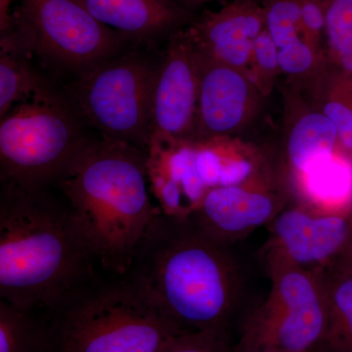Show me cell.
I'll return each mask as SVG.
<instances>
[{"mask_svg":"<svg viewBox=\"0 0 352 352\" xmlns=\"http://www.w3.org/2000/svg\"><path fill=\"white\" fill-rule=\"evenodd\" d=\"M191 217L163 214L126 275L183 333L230 331L243 296L239 263Z\"/></svg>","mask_w":352,"mask_h":352,"instance_id":"obj_1","label":"cell"},{"mask_svg":"<svg viewBox=\"0 0 352 352\" xmlns=\"http://www.w3.org/2000/svg\"><path fill=\"white\" fill-rule=\"evenodd\" d=\"M69 208L43 190L3 184L0 201V300L54 312L91 276L92 261Z\"/></svg>","mask_w":352,"mask_h":352,"instance_id":"obj_2","label":"cell"},{"mask_svg":"<svg viewBox=\"0 0 352 352\" xmlns=\"http://www.w3.org/2000/svg\"><path fill=\"white\" fill-rule=\"evenodd\" d=\"M57 183L95 261L126 275L162 212L152 201L147 154L120 141H90Z\"/></svg>","mask_w":352,"mask_h":352,"instance_id":"obj_3","label":"cell"},{"mask_svg":"<svg viewBox=\"0 0 352 352\" xmlns=\"http://www.w3.org/2000/svg\"><path fill=\"white\" fill-rule=\"evenodd\" d=\"M54 314L50 352H164L183 333L126 278L85 287Z\"/></svg>","mask_w":352,"mask_h":352,"instance_id":"obj_4","label":"cell"},{"mask_svg":"<svg viewBox=\"0 0 352 352\" xmlns=\"http://www.w3.org/2000/svg\"><path fill=\"white\" fill-rule=\"evenodd\" d=\"M271 288L245 319L235 352H315L323 349L328 302L323 270L312 271L263 250Z\"/></svg>","mask_w":352,"mask_h":352,"instance_id":"obj_5","label":"cell"},{"mask_svg":"<svg viewBox=\"0 0 352 352\" xmlns=\"http://www.w3.org/2000/svg\"><path fill=\"white\" fill-rule=\"evenodd\" d=\"M90 141L76 118L43 92L18 104L0 124L1 182L30 191L59 182Z\"/></svg>","mask_w":352,"mask_h":352,"instance_id":"obj_6","label":"cell"},{"mask_svg":"<svg viewBox=\"0 0 352 352\" xmlns=\"http://www.w3.org/2000/svg\"><path fill=\"white\" fill-rule=\"evenodd\" d=\"M215 140L148 147L150 188L163 214L191 217L210 190L241 184L261 173L258 157Z\"/></svg>","mask_w":352,"mask_h":352,"instance_id":"obj_7","label":"cell"},{"mask_svg":"<svg viewBox=\"0 0 352 352\" xmlns=\"http://www.w3.org/2000/svg\"><path fill=\"white\" fill-rule=\"evenodd\" d=\"M155 68L138 53H129L82 72L76 102L102 138L148 149Z\"/></svg>","mask_w":352,"mask_h":352,"instance_id":"obj_8","label":"cell"},{"mask_svg":"<svg viewBox=\"0 0 352 352\" xmlns=\"http://www.w3.org/2000/svg\"><path fill=\"white\" fill-rule=\"evenodd\" d=\"M14 17L29 52L82 72L112 58L124 38L76 0H22Z\"/></svg>","mask_w":352,"mask_h":352,"instance_id":"obj_9","label":"cell"},{"mask_svg":"<svg viewBox=\"0 0 352 352\" xmlns=\"http://www.w3.org/2000/svg\"><path fill=\"white\" fill-rule=\"evenodd\" d=\"M198 98L197 51L186 32L170 41L161 63L155 68L149 145L192 142Z\"/></svg>","mask_w":352,"mask_h":352,"instance_id":"obj_10","label":"cell"},{"mask_svg":"<svg viewBox=\"0 0 352 352\" xmlns=\"http://www.w3.org/2000/svg\"><path fill=\"white\" fill-rule=\"evenodd\" d=\"M268 227L270 240L263 250L305 270H325L352 238V206L339 212L287 206Z\"/></svg>","mask_w":352,"mask_h":352,"instance_id":"obj_11","label":"cell"},{"mask_svg":"<svg viewBox=\"0 0 352 352\" xmlns=\"http://www.w3.org/2000/svg\"><path fill=\"white\" fill-rule=\"evenodd\" d=\"M261 173L241 184L210 190L189 217L208 235L230 245L270 226L288 206V198L271 188Z\"/></svg>","mask_w":352,"mask_h":352,"instance_id":"obj_12","label":"cell"},{"mask_svg":"<svg viewBox=\"0 0 352 352\" xmlns=\"http://www.w3.org/2000/svg\"><path fill=\"white\" fill-rule=\"evenodd\" d=\"M196 51L199 98L192 142L226 138L251 119L258 106L259 88L247 72Z\"/></svg>","mask_w":352,"mask_h":352,"instance_id":"obj_13","label":"cell"},{"mask_svg":"<svg viewBox=\"0 0 352 352\" xmlns=\"http://www.w3.org/2000/svg\"><path fill=\"white\" fill-rule=\"evenodd\" d=\"M265 28L263 7L252 0H236L207 14L187 34L203 54L245 71L251 62L254 41Z\"/></svg>","mask_w":352,"mask_h":352,"instance_id":"obj_14","label":"cell"},{"mask_svg":"<svg viewBox=\"0 0 352 352\" xmlns=\"http://www.w3.org/2000/svg\"><path fill=\"white\" fill-rule=\"evenodd\" d=\"M92 16L127 38H150L179 27L188 13L173 0H76Z\"/></svg>","mask_w":352,"mask_h":352,"instance_id":"obj_15","label":"cell"},{"mask_svg":"<svg viewBox=\"0 0 352 352\" xmlns=\"http://www.w3.org/2000/svg\"><path fill=\"white\" fill-rule=\"evenodd\" d=\"M338 151V131L325 113L311 112L302 116L292 127L286 145L289 168L296 178Z\"/></svg>","mask_w":352,"mask_h":352,"instance_id":"obj_16","label":"cell"},{"mask_svg":"<svg viewBox=\"0 0 352 352\" xmlns=\"http://www.w3.org/2000/svg\"><path fill=\"white\" fill-rule=\"evenodd\" d=\"M307 206L318 212H339L352 206V162L337 151L298 178Z\"/></svg>","mask_w":352,"mask_h":352,"instance_id":"obj_17","label":"cell"},{"mask_svg":"<svg viewBox=\"0 0 352 352\" xmlns=\"http://www.w3.org/2000/svg\"><path fill=\"white\" fill-rule=\"evenodd\" d=\"M323 281L328 302L326 352H352V273L327 268Z\"/></svg>","mask_w":352,"mask_h":352,"instance_id":"obj_18","label":"cell"},{"mask_svg":"<svg viewBox=\"0 0 352 352\" xmlns=\"http://www.w3.org/2000/svg\"><path fill=\"white\" fill-rule=\"evenodd\" d=\"M34 314L0 300V352H50L48 324Z\"/></svg>","mask_w":352,"mask_h":352,"instance_id":"obj_19","label":"cell"},{"mask_svg":"<svg viewBox=\"0 0 352 352\" xmlns=\"http://www.w3.org/2000/svg\"><path fill=\"white\" fill-rule=\"evenodd\" d=\"M322 3L330 56L342 78L352 83V0H322Z\"/></svg>","mask_w":352,"mask_h":352,"instance_id":"obj_20","label":"cell"},{"mask_svg":"<svg viewBox=\"0 0 352 352\" xmlns=\"http://www.w3.org/2000/svg\"><path fill=\"white\" fill-rule=\"evenodd\" d=\"M19 53L0 54V116L6 117L15 104L45 92L36 74Z\"/></svg>","mask_w":352,"mask_h":352,"instance_id":"obj_21","label":"cell"},{"mask_svg":"<svg viewBox=\"0 0 352 352\" xmlns=\"http://www.w3.org/2000/svg\"><path fill=\"white\" fill-rule=\"evenodd\" d=\"M263 8L266 30L278 50L298 39L305 38L302 22V0H267Z\"/></svg>","mask_w":352,"mask_h":352,"instance_id":"obj_22","label":"cell"},{"mask_svg":"<svg viewBox=\"0 0 352 352\" xmlns=\"http://www.w3.org/2000/svg\"><path fill=\"white\" fill-rule=\"evenodd\" d=\"M230 331L182 333L164 352H235Z\"/></svg>","mask_w":352,"mask_h":352,"instance_id":"obj_23","label":"cell"},{"mask_svg":"<svg viewBox=\"0 0 352 352\" xmlns=\"http://www.w3.org/2000/svg\"><path fill=\"white\" fill-rule=\"evenodd\" d=\"M321 112L332 120L338 131V151L352 162V104L331 97L324 101Z\"/></svg>","mask_w":352,"mask_h":352,"instance_id":"obj_24","label":"cell"},{"mask_svg":"<svg viewBox=\"0 0 352 352\" xmlns=\"http://www.w3.org/2000/svg\"><path fill=\"white\" fill-rule=\"evenodd\" d=\"M317 48L307 39L300 38L278 50L280 71L291 76L307 74L316 63Z\"/></svg>","mask_w":352,"mask_h":352,"instance_id":"obj_25","label":"cell"},{"mask_svg":"<svg viewBox=\"0 0 352 352\" xmlns=\"http://www.w3.org/2000/svg\"><path fill=\"white\" fill-rule=\"evenodd\" d=\"M250 63H252V66L256 69L261 85H263V78L264 80H270L277 73L278 69L280 71L278 64V48L266 28L254 41Z\"/></svg>","mask_w":352,"mask_h":352,"instance_id":"obj_26","label":"cell"},{"mask_svg":"<svg viewBox=\"0 0 352 352\" xmlns=\"http://www.w3.org/2000/svg\"><path fill=\"white\" fill-rule=\"evenodd\" d=\"M302 22L305 38L317 48L325 32V11L322 0H302Z\"/></svg>","mask_w":352,"mask_h":352,"instance_id":"obj_27","label":"cell"},{"mask_svg":"<svg viewBox=\"0 0 352 352\" xmlns=\"http://www.w3.org/2000/svg\"><path fill=\"white\" fill-rule=\"evenodd\" d=\"M329 268H335V270L352 273V238L344 248V251L340 254L339 258L336 259L335 263Z\"/></svg>","mask_w":352,"mask_h":352,"instance_id":"obj_28","label":"cell"},{"mask_svg":"<svg viewBox=\"0 0 352 352\" xmlns=\"http://www.w3.org/2000/svg\"><path fill=\"white\" fill-rule=\"evenodd\" d=\"M11 0H0V31L6 34L14 24L15 18L10 13Z\"/></svg>","mask_w":352,"mask_h":352,"instance_id":"obj_29","label":"cell"},{"mask_svg":"<svg viewBox=\"0 0 352 352\" xmlns=\"http://www.w3.org/2000/svg\"><path fill=\"white\" fill-rule=\"evenodd\" d=\"M177 3L189 4V6H197V4L205 3V2L212 1V0H173Z\"/></svg>","mask_w":352,"mask_h":352,"instance_id":"obj_30","label":"cell"},{"mask_svg":"<svg viewBox=\"0 0 352 352\" xmlns=\"http://www.w3.org/2000/svg\"><path fill=\"white\" fill-rule=\"evenodd\" d=\"M315 352H325V351H324V349H320V351H315Z\"/></svg>","mask_w":352,"mask_h":352,"instance_id":"obj_31","label":"cell"}]
</instances>
